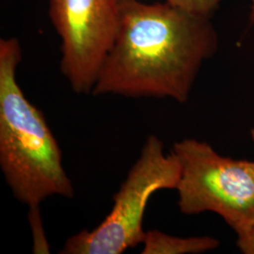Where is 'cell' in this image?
<instances>
[{
	"instance_id": "3",
	"label": "cell",
	"mask_w": 254,
	"mask_h": 254,
	"mask_svg": "<svg viewBox=\"0 0 254 254\" xmlns=\"http://www.w3.org/2000/svg\"><path fill=\"white\" fill-rule=\"evenodd\" d=\"M180 175L181 166L175 154L165 153L158 136H148L136 162L114 194L107 217L94 229H85L70 236L60 254H121L142 244L148 201L157 191L176 190Z\"/></svg>"
},
{
	"instance_id": "8",
	"label": "cell",
	"mask_w": 254,
	"mask_h": 254,
	"mask_svg": "<svg viewBox=\"0 0 254 254\" xmlns=\"http://www.w3.org/2000/svg\"><path fill=\"white\" fill-rule=\"evenodd\" d=\"M236 246L243 254H254V228L245 236L237 237Z\"/></svg>"
},
{
	"instance_id": "5",
	"label": "cell",
	"mask_w": 254,
	"mask_h": 254,
	"mask_svg": "<svg viewBox=\"0 0 254 254\" xmlns=\"http://www.w3.org/2000/svg\"><path fill=\"white\" fill-rule=\"evenodd\" d=\"M61 38V71L73 92L91 94L118 34L120 0H49Z\"/></svg>"
},
{
	"instance_id": "7",
	"label": "cell",
	"mask_w": 254,
	"mask_h": 254,
	"mask_svg": "<svg viewBox=\"0 0 254 254\" xmlns=\"http://www.w3.org/2000/svg\"><path fill=\"white\" fill-rule=\"evenodd\" d=\"M174 6L196 13L211 16L223 0H165ZM251 4V19L254 21V0H248Z\"/></svg>"
},
{
	"instance_id": "4",
	"label": "cell",
	"mask_w": 254,
	"mask_h": 254,
	"mask_svg": "<svg viewBox=\"0 0 254 254\" xmlns=\"http://www.w3.org/2000/svg\"><path fill=\"white\" fill-rule=\"evenodd\" d=\"M173 152L181 166L175 190L184 215L215 213L237 237L254 228V161L222 156L193 137L175 142Z\"/></svg>"
},
{
	"instance_id": "9",
	"label": "cell",
	"mask_w": 254,
	"mask_h": 254,
	"mask_svg": "<svg viewBox=\"0 0 254 254\" xmlns=\"http://www.w3.org/2000/svg\"><path fill=\"white\" fill-rule=\"evenodd\" d=\"M251 139H252V141H253L254 145V128L251 130Z\"/></svg>"
},
{
	"instance_id": "6",
	"label": "cell",
	"mask_w": 254,
	"mask_h": 254,
	"mask_svg": "<svg viewBox=\"0 0 254 254\" xmlns=\"http://www.w3.org/2000/svg\"><path fill=\"white\" fill-rule=\"evenodd\" d=\"M142 254H199L217 250L220 241L212 236L180 237L159 230L146 231Z\"/></svg>"
},
{
	"instance_id": "2",
	"label": "cell",
	"mask_w": 254,
	"mask_h": 254,
	"mask_svg": "<svg viewBox=\"0 0 254 254\" xmlns=\"http://www.w3.org/2000/svg\"><path fill=\"white\" fill-rule=\"evenodd\" d=\"M22 48L16 38L0 40V167L14 197L28 207L48 198L73 199L74 188L43 112L17 81Z\"/></svg>"
},
{
	"instance_id": "1",
	"label": "cell",
	"mask_w": 254,
	"mask_h": 254,
	"mask_svg": "<svg viewBox=\"0 0 254 254\" xmlns=\"http://www.w3.org/2000/svg\"><path fill=\"white\" fill-rule=\"evenodd\" d=\"M218 46L208 15L166 1L120 0L118 34L91 94L185 104L201 65Z\"/></svg>"
}]
</instances>
